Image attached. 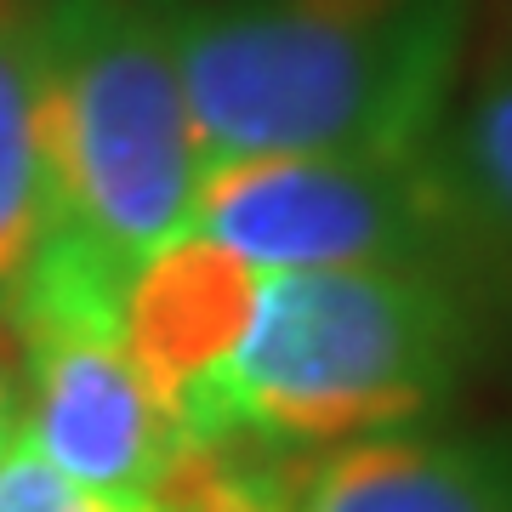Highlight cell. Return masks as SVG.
<instances>
[{"mask_svg": "<svg viewBox=\"0 0 512 512\" xmlns=\"http://www.w3.org/2000/svg\"><path fill=\"white\" fill-rule=\"evenodd\" d=\"M467 0H177V63L205 165L433 148Z\"/></svg>", "mask_w": 512, "mask_h": 512, "instance_id": "1", "label": "cell"}, {"mask_svg": "<svg viewBox=\"0 0 512 512\" xmlns=\"http://www.w3.org/2000/svg\"><path fill=\"white\" fill-rule=\"evenodd\" d=\"M467 308L433 268L262 274L234 359L188 421L194 450H330L433 416L467 365Z\"/></svg>", "mask_w": 512, "mask_h": 512, "instance_id": "2", "label": "cell"}, {"mask_svg": "<svg viewBox=\"0 0 512 512\" xmlns=\"http://www.w3.org/2000/svg\"><path fill=\"white\" fill-rule=\"evenodd\" d=\"M52 228L137 268L194 228L205 148L177 63V0H40Z\"/></svg>", "mask_w": 512, "mask_h": 512, "instance_id": "3", "label": "cell"}, {"mask_svg": "<svg viewBox=\"0 0 512 512\" xmlns=\"http://www.w3.org/2000/svg\"><path fill=\"white\" fill-rule=\"evenodd\" d=\"M126 279V268H114L86 239L57 228L40 239L29 274L12 291L23 439L92 490L160 501L165 478L194 450L126 348Z\"/></svg>", "mask_w": 512, "mask_h": 512, "instance_id": "4", "label": "cell"}, {"mask_svg": "<svg viewBox=\"0 0 512 512\" xmlns=\"http://www.w3.org/2000/svg\"><path fill=\"white\" fill-rule=\"evenodd\" d=\"M194 228L262 274L302 268H433L467 239L450 171L410 154H256L205 165Z\"/></svg>", "mask_w": 512, "mask_h": 512, "instance_id": "5", "label": "cell"}, {"mask_svg": "<svg viewBox=\"0 0 512 512\" xmlns=\"http://www.w3.org/2000/svg\"><path fill=\"white\" fill-rule=\"evenodd\" d=\"M256 291H262V268H251L245 256H234L200 228L165 239L160 251H148L131 268L120 296L126 348L183 439L205 387L222 376V365L251 330Z\"/></svg>", "mask_w": 512, "mask_h": 512, "instance_id": "6", "label": "cell"}, {"mask_svg": "<svg viewBox=\"0 0 512 512\" xmlns=\"http://www.w3.org/2000/svg\"><path fill=\"white\" fill-rule=\"evenodd\" d=\"M285 512H512V450L410 427L348 439L285 473Z\"/></svg>", "mask_w": 512, "mask_h": 512, "instance_id": "7", "label": "cell"}, {"mask_svg": "<svg viewBox=\"0 0 512 512\" xmlns=\"http://www.w3.org/2000/svg\"><path fill=\"white\" fill-rule=\"evenodd\" d=\"M46 234L52 188L40 143V0H0V308H12Z\"/></svg>", "mask_w": 512, "mask_h": 512, "instance_id": "8", "label": "cell"}, {"mask_svg": "<svg viewBox=\"0 0 512 512\" xmlns=\"http://www.w3.org/2000/svg\"><path fill=\"white\" fill-rule=\"evenodd\" d=\"M439 160L467 228L512 251V69H495L456 126L439 131Z\"/></svg>", "mask_w": 512, "mask_h": 512, "instance_id": "9", "label": "cell"}, {"mask_svg": "<svg viewBox=\"0 0 512 512\" xmlns=\"http://www.w3.org/2000/svg\"><path fill=\"white\" fill-rule=\"evenodd\" d=\"M251 444H222L165 478L160 512H285V467H251Z\"/></svg>", "mask_w": 512, "mask_h": 512, "instance_id": "10", "label": "cell"}, {"mask_svg": "<svg viewBox=\"0 0 512 512\" xmlns=\"http://www.w3.org/2000/svg\"><path fill=\"white\" fill-rule=\"evenodd\" d=\"M0 512H160V501L92 490V484L69 478L63 467H52L18 433V444L0 461Z\"/></svg>", "mask_w": 512, "mask_h": 512, "instance_id": "11", "label": "cell"}, {"mask_svg": "<svg viewBox=\"0 0 512 512\" xmlns=\"http://www.w3.org/2000/svg\"><path fill=\"white\" fill-rule=\"evenodd\" d=\"M23 433V353H18V325L12 308H0V461Z\"/></svg>", "mask_w": 512, "mask_h": 512, "instance_id": "12", "label": "cell"}]
</instances>
